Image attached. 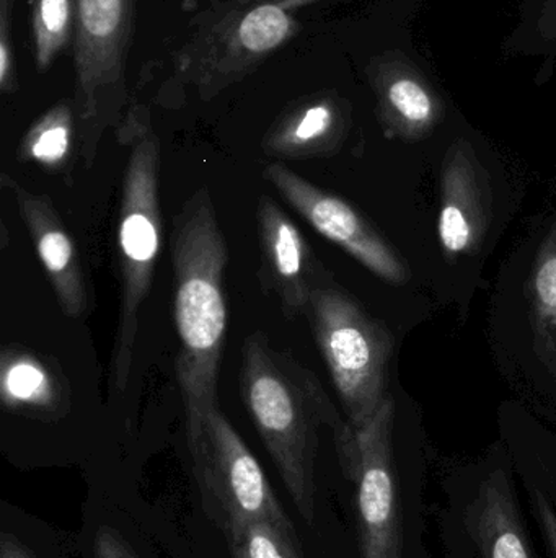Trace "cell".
Returning <instances> with one entry per match:
<instances>
[{
	"mask_svg": "<svg viewBox=\"0 0 556 558\" xmlns=\"http://www.w3.org/2000/svg\"><path fill=\"white\" fill-rule=\"evenodd\" d=\"M0 558H33L28 550L10 534L3 533L0 537Z\"/></svg>",
	"mask_w": 556,
	"mask_h": 558,
	"instance_id": "obj_25",
	"label": "cell"
},
{
	"mask_svg": "<svg viewBox=\"0 0 556 558\" xmlns=\"http://www.w3.org/2000/svg\"><path fill=\"white\" fill-rule=\"evenodd\" d=\"M489 190L469 147L449 150L441 177L437 235L447 258L473 254L489 228Z\"/></svg>",
	"mask_w": 556,
	"mask_h": 558,
	"instance_id": "obj_13",
	"label": "cell"
},
{
	"mask_svg": "<svg viewBox=\"0 0 556 558\" xmlns=\"http://www.w3.org/2000/svg\"><path fill=\"white\" fill-rule=\"evenodd\" d=\"M304 315L342 400L346 422L361 428L388 397L391 333L333 281L312 292Z\"/></svg>",
	"mask_w": 556,
	"mask_h": 558,
	"instance_id": "obj_7",
	"label": "cell"
},
{
	"mask_svg": "<svg viewBox=\"0 0 556 558\" xmlns=\"http://www.w3.org/2000/svg\"><path fill=\"white\" fill-rule=\"evenodd\" d=\"M28 2L35 68L38 74H45L67 49L74 48V0Z\"/></svg>",
	"mask_w": 556,
	"mask_h": 558,
	"instance_id": "obj_18",
	"label": "cell"
},
{
	"mask_svg": "<svg viewBox=\"0 0 556 558\" xmlns=\"http://www.w3.org/2000/svg\"><path fill=\"white\" fill-rule=\"evenodd\" d=\"M78 140L74 97L64 98L46 110L20 141V162L36 163L49 172L65 169Z\"/></svg>",
	"mask_w": 556,
	"mask_h": 558,
	"instance_id": "obj_16",
	"label": "cell"
},
{
	"mask_svg": "<svg viewBox=\"0 0 556 558\" xmlns=\"http://www.w3.org/2000/svg\"><path fill=\"white\" fill-rule=\"evenodd\" d=\"M2 183L15 195L20 218L25 222L62 314L69 318L84 317L90 305L84 265L77 245L59 218L51 199L28 192L9 175H2Z\"/></svg>",
	"mask_w": 556,
	"mask_h": 558,
	"instance_id": "obj_12",
	"label": "cell"
},
{
	"mask_svg": "<svg viewBox=\"0 0 556 558\" xmlns=\"http://www.w3.org/2000/svg\"><path fill=\"white\" fill-rule=\"evenodd\" d=\"M224 534L232 558H304L296 531L267 521L238 524Z\"/></svg>",
	"mask_w": 556,
	"mask_h": 558,
	"instance_id": "obj_20",
	"label": "cell"
},
{
	"mask_svg": "<svg viewBox=\"0 0 556 558\" xmlns=\"http://www.w3.org/2000/svg\"><path fill=\"white\" fill-rule=\"evenodd\" d=\"M137 0H74V104L85 166L101 136L120 126L127 101V61L136 33Z\"/></svg>",
	"mask_w": 556,
	"mask_h": 558,
	"instance_id": "obj_8",
	"label": "cell"
},
{
	"mask_svg": "<svg viewBox=\"0 0 556 558\" xmlns=\"http://www.w3.org/2000/svg\"><path fill=\"white\" fill-rule=\"evenodd\" d=\"M13 5L15 0H0V92L13 95L18 92V64L13 43Z\"/></svg>",
	"mask_w": 556,
	"mask_h": 558,
	"instance_id": "obj_22",
	"label": "cell"
},
{
	"mask_svg": "<svg viewBox=\"0 0 556 558\" xmlns=\"http://www.w3.org/2000/svg\"><path fill=\"white\" fill-rule=\"evenodd\" d=\"M131 147L121 183L118 219L120 311L111 353V389L123 392L129 383L139 312L152 288L162 242L160 213V140L150 124L149 110L134 105L118 126Z\"/></svg>",
	"mask_w": 556,
	"mask_h": 558,
	"instance_id": "obj_4",
	"label": "cell"
},
{
	"mask_svg": "<svg viewBox=\"0 0 556 558\" xmlns=\"http://www.w3.org/2000/svg\"><path fill=\"white\" fill-rule=\"evenodd\" d=\"M71 386L54 357L9 344L0 353V400L5 412L59 420L71 409Z\"/></svg>",
	"mask_w": 556,
	"mask_h": 558,
	"instance_id": "obj_15",
	"label": "cell"
},
{
	"mask_svg": "<svg viewBox=\"0 0 556 558\" xmlns=\"http://www.w3.org/2000/svg\"><path fill=\"white\" fill-rule=\"evenodd\" d=\"M535 350L556 376V225L539 248L529 279Z\"/></svg>",
	"mask_w": 556,
	"mask_h": 558,
	"instance_id": "obj_17",
	"label": "cell"
},
{
	"mask_svg": "<svg viewBox=\"0 0 556 558\" xmlns=\"http://www.w3.org/2000/svg\"><path fill=\"white\" fill-rule=\"evenodd\" d=\"M260 282L280 302L286 318L306 314L310 295L332 281L302 232L273 198L263 195L257 205Z\"/></svg>",
	"mask_w": 556,
	"mask_h": 558,
	"instance_id": "obj_11",
	"label": "cell"
},
{
	"mask_svg": "<svg viewBox=\"0 0 556 558\" xmlns=\"http://www.w3.org/2000/svg\"><path fill=\"white\" fill-rule=\"evenodd\" d=\"M228 252L208 189L198 190L173 221L175 325L180 350L176 379L186 416L188 446L218 409L219 367L227 330L224 274Z\"/></svg>",
	"mask_w": 556,
	"mask_h": 558,
	"instance_id": "obj_1",
	"label": "cell"
},
{
	"mask_svg": "<svg viewBox=\"0 0 556 558\" xmlns=\"http://www.w3.org/2000/svg\"><path fill=\"white\" fill-rule=\"evenodd\" d=\"M263 179L274 186L323 238L391 284H405L407 267L392 245L348 202L313 185L281 162L264 169Z\"/></svg>",
	"mask_w": 556,
	"mask_h": 558,
	"instance_id": "obj_10",
	"label": "cell"
},
{
	"mask_svg": "<svg viewBox=\"0 0 556 558\" xmlns=\"http://www.w3.org/2000/svg\"><path fill=\"white\" fill-rule=\"evenodd\" d=\"M382 108L392 126L408 136L427 133L434 121L437 110L430 92L411 77L397 75L381 82Z\"/></svg>",
	"mask_w": 556,
	"mask_h": 558,
	"instance_id": "obj_19",
	"label": "cell"
},
{
	"mask_svg": "<svg viewBox=\"0 0 556 558\" xmlns=\"http://www.w3.org/2000/svg\"><path fill=\"white\" fill-rule=\"evenodd\" d=\"M391 396L361 428L333 429L336 456L353 485L356 558H431L424 465L398 445Z\"/></svg>",
	"mask_w": 556,
	"mask_h": 558,
	"instance_id": "obj_2",
	"label": "cell"
},
{
	"mask_svg": "<svg viewBox=\"0 0 556 558\" xmlns=\"http://www.w3.org/2000/svg\"><path fill=\"white\" fill-rule=\"evenodd\" d=\"M437 524L447 558H541L506 456L447 475Z\"/></svg>",
	"mask_w": 556,
	"mask_h": 558,
	"instance_id": "obj_6",
	"label": "cell"
},
{
	"mask_svg": "<svg viewBox=\"0 0 556 558\" xmlns=\"http://www.w3.org/2000/svg\"><path fill=\"white\" fill-rule=\"evenodd\" d=\"M519 475L521 490L528 498L529 513L538 527L539 536L544 543L547 558H556V508L544 490L532 478Z\"/></svg>",
	"mask_w": 556,
	"mask_h": 558,
	"instance_id": "obj_21",
	"label": "cell"
},
{
	"mask_svg": "<svg viewBox=\"0 0 556 558\" xmlns=\"http://www.w3.org/2000/svg\"><path fill=\"white\" fill-rule=\"evenodd\" d=\"M94 550L95 558H137L126 541L108 526L98 531Z\"/></svg>",
	"mask_w": 556,
	"mask_h": 558,
	"instance_id": "obj_23",
	"label": "cell"
},
{
	"mask_svg": "<svg viewBox=\"0 0 556 558\" xmlns=\"http://www.w3.org/2000/svg\"><path fill=\"white\" fill-rule=\"evenodd\" d=\"M242 402L307 524L316 518V465L320 429L338 428L339 416L319 377L264 331L242 344Z\"/></svg>",
	"mask_w": 556,
	"mask_h": 558,
	"instance_id": "obj_3",
	"label": "cell"
},
{
	"mask_svg": "<svg viewBox=\"0 0 556 558\" xmlns=\"http://www.w3.org/2000/svg\"><path fill=\"white\" fill-rule=\"evenodd\" d=\"M348 131V111L330 92L302 95L274 118L261 140L264 156L276 160H309L335 154Z\"/></svg>",
	"mask_w": 556,
	"mask_h": 558,
	"instance_id": "obj_14",
	"label": "cell"
},
{
	"mask_svg": "<svg viewBox=\"0 0 556 558\" xmlns=\"http://www.w3.org/2000/svg\"><path fill=\"white\" fill-rule=\"evenodd\" d=\"M188 448L206 507L224 533L254 521L296 531L257 458L221 407L206 416L201 436Z\"/></svg>",
	"mask_w": 556,
	"mask_h": 558,
	"instance_id": "obj_9",
	"label": "cell"
},
{
	"mask_svg": "<svg viewBox=\"0 0 556 558\" xmlns=\"http://www.w3.org/2000/svg\"><path fill=\"white\" fill-rule=\"evenodd\" d=\"M534 481L547 494L556 508V468L547 469L538 465L534 471Z\"/></svg>",
	"mask_w": 556,
	"mask_h": 558,
	"instance_id": "obj_24",
	"label": "cell"
},
{
	"mask_svg": "<svg viewBox=\"0 0 556 558\" xmlns=\"http://www.w3.org/2000/svg\"><path fill=\"white\" fill-rule=\"evenodd\" d=\"M326 0H215L191 22L175 78L202 101L254 75L302 29V10Z\"/></svg>",
	"mask_w": 556,
	"mask_h": 558,
	"instance_id": "obj_5",
	"label": "cell"
}]
</instances>
